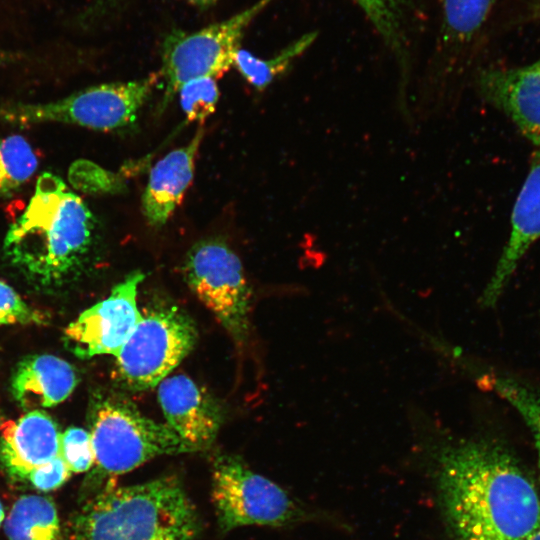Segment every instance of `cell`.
<instances>
[{"label": "cell", "mask_w": 540, "mask_h": 540, "mask_svg": "<svg viewBox=\"0 0 540 540\" xmlns=\"http://www.w3.org/2000/svg\"><path fill=\"white\" fill-rule=\"evenodd\" d=\"M440 507L455 540H528L540 526V496L496 443L462 441L437 457Z\"/></svg>", "instance_id": "obj_1"}, {"label": "cell", "mask_w": 540, "mask_h": 540, "mask_svg": "<svg viewBox=\"0 0 540 540\" xmlns=\"http://www.w3.org/2000/svg\"><path fill=\"white\" fill-rule=\"evenodd\" d=\"M95 218L85 202L50 172L4 239L8 258L41 284L63 281L80 267L94 240Z\"/></svg>", "instance_id": "obj_2"}, {"label": "cell", "mask_w": 540, "mask_h": 540, "mask_svg": "<svg viewBox=\"0 0 540 540\" xmlns=\"http://www.w3.org/2000/svg\"><path fill=\"white\" fill-rule=\"evenodd\" d=\"M198 511L180 479L119 486L107 481L75 512L69 540H197Z\"/></svg>", "instance_id": "obj_3"}, {"label": "cell", "mask_w": 540, "mask_h": 540, "mask_svg": "<svg viewBox=\"0 0 540 540\" xmlns=\"http://www.w3.org/2000/svg\"><path fill=\"white\" fill-rule=\"evenodd\" d=\"M211 499L223 532L244 526L283 527L327 520V515L305 507L229 453H216L212 458Z\"/></svg>", "instance_id": "obj_4"}, {"label": "cell", "mask_w": 540, "mask_h": 540, "mask_svg": "<svg viewBox=\"0 0 540 540\" xmlns=\"http://www.w3.org/2000/svg\"><path fill=\"white\" fill-rule=\"evenodd\" d=\"M90 435L96 471L106 482L156 457L190 452L166 423L148 418L119 395L94 404Z\"/></svg>", "instance_id": "obj_5"}, {"label": "cell", "mask_w": 540, "mask_h": 540, "mask_svg": "<svg viewBox=\"0 0 540 540\" xmlns=\"http://www.w3.org/2000/svg\"><path fill=\"white\" fill-rule=\"evenodd\" d=\"M160 76L87 87L46 103H21L0 108V120L15 124L56 122L109 131L133 124Z\"/></svg>", "instance_id": "obj_6"}, {"label": "cell", "mask_w": 540, "mask_h": 540, "mask_svg": "<svg viewBox=\"0 0 540 540\" xmlns=\"http://www.w3.org/2000/svg\"><path fill=\"white\" fill-rule=\"evenodd\" d=\"M196 340V327L184 311L170 305L150 309L115 356L120 381L132 391L159 385Z\"/></svg>", "instance_id": "obj_7"}, {"label": "cell", "mask_w": 540, "mask_h": 540, "mask_svg": "<svg viewBox=\"0 0 540 540\" xmlns=\"http://www.w3.org/2000/svg\"><path fill=\"white\" fill-rule=\"evenodd\" d=\"M271 0L252 6L221 22L194 32L173 30L162 44L163 110L182 85L200 77L218 78L234 64L246 28Z\"/></svg>", "instance_id": "obj_8"}, {"label": "cell", "mask_w": 540, "mask_h": 540, "mask_svg": "<svg viewBox=\"0 0 540 540\" xmlns=\"http://www.w3.org/2000/svg\"><path fill=\"white\" fill-rule=\"evenodd\" d=\"M183 275L232 338L243 342L249 331L251 291L241 261L228 244L214 237L195 243L185 256Z\"/></svg>", "instance_id": "obj_9"}, {"label": "cell", "mask_w": 540, "mask_h": 540, "mask_svg": "<svg viewBox=\"0 0 540 540\" xmlns=\"http://www.w3.org/2000/svg\"><path fill=\"white\" fill-rule=\"evenodd\" d=\"M144 279L140 271L130 273L110 295L82 312L65 329V341L80 358L116 356L142 318L137 306V288Z\"/></svg>", "instance_id": "obj_10"}, {"label": "cell", "mask_w": 540, "mask_h": 540, "mask_svg": "<svg viewBox=\"0 0 540 540\" xmlns=\"http://www.w3.org/2000/svg\"><path fill=\"white\" fill-rule=\"evenodd\" d=\"M158 399L166 424L190 452L211 447L223 422L222 409L213 397L191 378L179 374L159 383Z\"/></svg>", "instance_id": "obj_11"}, {"label": "cell", "mask_w": 540, "mask_h": 540, "mask_svg": "<svg viewBox=\"0 0 540 540\" xmlns=\"http://www.w3.org/2000/svg\"><path fill=\"white\" fill-rule=\"evenodd\" d=\"M477 84L486 102L535 147L540 145V59L520 67L489 69Z\"/></svg>", "instance_id": "obj_12"}, {"label": "cell", "mask_w": 540, "mask_h": 540, "mask_svg": "<svg viewBox=\"0 0 540 540\" xmlns=\"http://www.w3.org/2000/svg\"><path fill=\"white\" fill-rule=\"evenodd\" d=\"M539 238L540 145L536 147L529 171L514 203L508 240L483 295L486 305L498 300L518 264Z\"/></svg>", "instance_id": "obj_13"}, {"label": "cell", "mask_w": 540, "mask_h": 540, "mask_svg": "<svg viewBox=\"0 0 540 540\" xmlns=\"http://www.w3.org/2000/svg\"><path fill=\"white\" fill-rule=\"evenodd\" d=\"M61 433L53 419L32 410L0 424V461L7 473L26 480L29 473L60 453Z\"/></svg>", "instance_id": "obj_14"}, {"label": "cell", "mask_w": 540, "mask_h": 540, "mask_svg": "<svg viewBox=\"0 0 540 540\" xmlns=\"http://www.w3.org/2000/svg\"><path fill=\"white\" fill-rule=\"evenodd\" d=\"M203 135L199 128L188 144L169 152L151 169L142 197L143 214L150 226H163L181 203L193 180Z\"/></svg>", "instance_id": "obj_15"}, {"label": "cell", "mask_w": 540, "mask_h": 540, "mask_svg": "<svg viewBox=\"0 0 540 540\" xmlns=\"http://www.w3.org/2000/svg\"><path fill=\"white\" fill-rule=\"evenodd\" d=\"M78 382L76 371L65 360L53 355L25 358L12 379V393L25 409L38 410L64 401Z\"/></svg>", "instance_id": "obj_16"}, {"label": "cell", "mask_w": 540, "mask_h": 540, "mask_svg": "<svg viewBox=\"0 0 540 540\" xmlns=\"http://www.w3.org/2000/svg\"><path fill=\"white\" fill-rule=\"evenodd\" d=\"M4 530L8 540H60L57 509L47 497L21 496L8 514Z\"/></svg>", "instance_id": "obj_17"}, {"label": "cell", "mask_w": 540, "mask_h": 540, "mask_svg": "<svg viewBox=\"0 0 540 540\" xmlns=\"http://www.w3.org/2000/svg\"><path fill=\"white\" fill-rule=\"evenodd\" d=\"M316 38L317 32L306 33L268 59H260L240 48L236 52L233 66L248 83L263 90L287 70L293 60L305 52Z\"/></svg>", "instance_id": "obj_18"}, {"label": "cell", "mask_w": 540, "mask_h": 540, "mask_svg": "<svg viewBox=\"0 0 540 540\" xmlns=\"http://www.w3.org/2000/svg\"><path fill=\"white\" fill-rule=\"evenodd\" d=\"M37 157L20 135L0 138V195L16 192L36 171Z\"/></svg>", "instance_id": "obj_19"}, {"label": "cell", "mask_w": 540, "mask_h": 540, "mask_svg": "<svg viewBox=\"0 0 540 540\" xmlns=\"http://www.w3.org/2000/svg\"><path fill=\"white\" fill-rule=\"evenodd\" d=\"M495 0H443L444 39L465 43L479 31Z\"/></svg>", "instance_id": "obj_20"}, {"label": "cell", "mask_w": 540, "mask_h": 540, "mask_svg": "<svg viewBox=\"0 0 540 540\" xmlns=\"http://www.w3.org/2000/svg\"><path fill=\"white\" fill-rule=\"evenodd\" d=\"M490 385L520 414L529 428L537 451L540 469V393L507 377H494L490 379Z\"/></svg>", "instance_id": "obj_21"}, {"label": "cell", "mask_w": 540, "mask_h": 540, "mask_svg": "<svg viewBox=\"0 0 540 540\" xmlns=\"http://www.w3.org/2000/svg\"><path fill=\"white\" fill-rule=\"evenodd\" d=\"M384 40L398 53L409 0H353Z\"/></svg>", "instance_id": "obj_22"}, {"label": "cell", "mask_w": 540, "mask_h": 540, "mask_svg": "<svg viewBox=\"0 0 540 540\" xmlns=\"http://www.w3.org/2000/svg\"><path fill=\"white\" fill-rule=\"evenodd\" d=\"M178 94L186 118L198 123L214 113L219 99L218 85L212 77L192 79L180 87Z\"/></svg>", "instance_id": "obj_23"}, {"label": "cell", "mask_w": 540, "mask_h": 540, "mask_svg": "<svg viewBox=\"0 0 540 540\" xmlns=\"http://www.w3.org/2000/svg\"><path fill=\"white\" fill-rule=\"evenodd\" d=\"M60 454L71 473L88 471L94 465L90 432L78 427L68 428L61 434Z\"/></svg>", "instance_id": "obj_24"}, {"label": "cell", "mask_w": 540, "mask_h": 540, "mask_svg": "<svg viewBox=\"0 0 540 540\" xmlns=\"http://www.w3.org/2000/svg\"><path fill=\"white\" fill-rule=\"evenodd\" d=\"M42 318L9 285L0 280V324H39Z\"/></svg>", "instance_id": "obj_25"}, {"label": "cell", "mask_w": 540, "mask_h": 540, "mask_svg": "<svg viewBox=\"0 0 540 540\" xmlns=\"http://www.w3.org/2000/svg\"><path fill=\"white\" fill-rule=\"evenodd\" d=\"M71 471L59 453L49 462L33 469L26 480L40 491H52L63 485L70 477Z\"/></svg>", "instance_id": "obj_26"}, {"label": "cell", "mask_w": 540, "mask_h": 540, "mask_svg": "<svg viewBox=\"0 0 540 540\" xmlns=\"http://www.w3.org/2000/svg\"><path fill=\"white\" fill-rule=\"evenodd\" d=\"M118 0H94L93 13H100L111 8Z\"/></svg>", "instance_id": "obj_27"}, {"label": "cell", "mask_w": 540, "mask_h": 540, "mask_svg": "<svg viewBox=\"0 0 540 540\" xmlns=\"http://www.w3.org/2000/svg\"><path fill=\"white\" fill-rule=\"evenodd\" d=\"M187 1L202 9L209 8L218 2V0H187Z\"/></svg>", "instance_id": "obj_28"}, {"label": "cell", "mask_w": 540, "mask_h": 540, "mask_svg": "<svg viewBox=\"0 0 540 540\" xmlns=\"http://www.w3.org/2000/svg\"><path fill=\"white\" fill-rule=\"evenodd\" d=\"M528 540H540V526L538 529L529 537Z\"/></svg>", "instance_id": "obj_29"}, {"label": "cell", "mask_w": 540, "mask_h": 540, "mask_svg": "<svg viewBox=\"0 0 540 540\" xmlns=\"http://www.w3.org/2000/svg\"><path fill=\"white\" fill-rule=\"evenodd\" d=\"M7 60H8L7 55L4 52L0 51V64L6 62Z\"/></svg>", "instance_id": "obj_30"}, {"label": "cell", "mask_w": 540, "mask_h": 540, "mask_svg": "<svg viewBox=\"0 0 540 540\" xmlns=\"http://www.w3.org/2000/svg\"><path fill=\"white\" fill-rule=\"evenodd\" d=\"M3 520H4V509H3V506H2V504L0 502V526H1L2 522H3Z\"/></svg>", "instance_id": "obj_31"}]
</instances>
